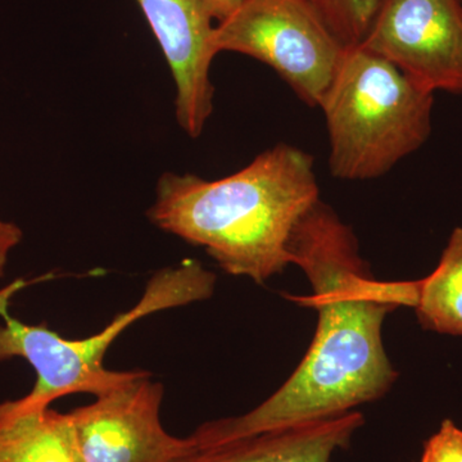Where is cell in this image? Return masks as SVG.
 Returning a JSON list of instances; mask_svg holds the SVG:
<instances>
[{
  "label": "cell",
  "mask_w": 462,
  "mask_h": 462,
  "mask_svg": "<svg viewBox=\"0 0 462 462\" xmlns=\"http://www.w3.org/2000/svg\"><path fill=\"white\" fill-rule=\"evenodd\" d=\"M434 93L363 47L345 51L320 108L331 175L370 180L428 141Z\"/></svg>",
  "instance_id": "3957f363"
},
{
  "label": "cell",
  "mask_w": 462,
  "mask_h": 462,
  "mask_svg": "<svg viewBox=\"0 0 462 462\" xmlns=\"http://www.w3.org/2000/svg\"><path fill=\"white\" fill-rule=\"evenodd\" d=\"M345 50L360 47L378 11L379 0H306Z\"/></svg>",
  "instance_id": "7c38bea8"
},
{
  "label": "cell",
  "mask_w": 462,
  "mask_h": 462,
  "mask_svg": "<svg viewBox=\"0 0 462 462\" xmlns=\"http://www.w3.org/2000/svg\"><path fill=\"white\" fill-rule=\"evenodd\" d=\"M364 425L363 413H338L200 447L179 462H330Z\"/></svg>",
  "instance_id": "9c48e42d"
},
{
  "label": "cell",
  "mask_w": 462,
  "mask_h": 462,
  "mask_svg": "<svg viewBox=\"0 0 462 462\" xmlns=\"http://www.w3.org/2000/svg\"><path fill=\"white\" fill-rule=\"evenodd\" d=\"M420 462H462V430L445 420L427 440Z\"/></svg>",
  "instance_id": "4fadbf2b"
},
{
  "label": "cell",
  "mask_w": 462,
  "mask_h": 462,
  "mask_svg": "<svg viewBox=\"0 0 462 462\" xmlns=\"http://www.w3.org/2000/svg\"><path fill=\"white\" fill-rule=\"evenodd\" d=\"M16 281L0 291V363L21 358L32 367L36 382L32 392L8 401L14 409L50 407L58 398L75 393L98 397L132 378L136 370L114 372L105 366L106 354L134 322L156 312L208 300L216 276L197 260H184L160 270L149 279L141 300L96 336L67 339L45 325H29L9 312L12 297L25 288Z\"/></svg>",
  "instance_id": "277c9868"
},
{
  "label": "cell",
  "mask_w": 462,
  "mask_h": 462,
  "mask_svg": "<svg viewBox=\"0 0 462 462\" xmlns=\"http://www.w3.org/2000/svg\"><path fill=\"white\" fill-rule=\"evenodd\" d=\"M288 248L312 294L287 298L318 312L314 340L296 372L256 409L197 428L189 436L196 448L352 411L384 396L397 378L383 322L400 307L415 309L420 281L374 279L351 227L320 199L298 221Z\"/></svg>",
  "instance_id": "6da1fadb"
},
{
  "label": "cell",
  "mask_w": 462,
  "mask_h": 462,
  "mask_svg": "<svg viewBox=\"0 0 462 462\" xmlns=\"http://www.w3.org/2000/svg\"><path fill=\"white\" fill-rule=\"evenodd\" d=\"M162 384L136 370L132 378L69 412L85 462H179L194 449L161 422Z\"/></svg>",
  "instance_id": "8992f818"
},
{
  "label": "cell",
  "mask_w": 462,
  "mask_h": 462,
  "mask_svg": "<svg viewBox=\"0 0 462 462\" xmlns=\"http://www.w3.org/2000/svg\"><path fill=\"white\" fill-rule=\"evenodd\" d=\"M170 69L176 87L175 115L191 138H199L214 111L215 88L209 79L214 21L199 0H136Z\"/></svg>",
  "instance_id": "ba28073f"
},
{
  "label": "cell",
  "mask_w": 462,
  "mask_h": 462,
  "mask_svg": "<svg viewBox=\"0 0 462 462\" xmlns=\"http://www.w3.org/2000/svg\"><path fill=\"white\" fill-rule=\"evenodd\" d=\"M23 238V230L16 224L0 218V278L5 276L9 256Z\"/></svg>",
  "instance_id": "5bb4252c"
},
{
  "label": "cell",
  "mask_w": 462,
  "mask_h": 462,
  "mask_svg": "<svg viewBox=\"0 0 462 462\" xmlns=\"http://www.w3.org/2000/svg\"><path fill=\"white\" fill-rule=\"evenodd\" d=\"M0 462H85L69 412L0 403Z\"/></svg>",
  "instance_id": "30bf717a"
},
{
  "label": "cell",
  "mask_w": 462,
  "mask_h": 462,
  "mask_svg": "<svg viewBox=\"0 0 462 462\" xmlns=\"http://www.w3.org/2000/svg\"><path fill=\"white\" fill-rule=\"evenodd\" d=\"M360 47L427 90L462 93L461 0H379Z\"/></svg>",
  "instance_id": "52a82bcc"
},
{
  "label": "cell",
  "mask_w": 462,
  "mask_h": 462,
  "mask_svg": "<svg viewBox=\"0 0 462 462\" xmlns=\"http://www.w3.org/2000/svg\"><path fill=\"white\" fill-rule=\"evenodd\" d=\"M214 47L272 67L310 107H320L346 51L306 0H247L215 26Z\"/></svg>",
  "instance_id": "5b68a950"
},
{
  "label": "cell",
  "mask_w": 462,
  "mask_h": 462,
  "mask_svg": "<svg viewBox=\"0 0 462 462\" xmlns=\"http://www.w3.org/2000/svg\"><path fill=\"white\" fill-rule=\"evenodd\" d=\"M415 311L424 329L462 337V226L452 231L436 270L421 279Z\"/></svg>",
  "instance_id": "8fae6325"
},
{
  "label": "cell",
  "mask_w": 462,
  "mask_h": 462,
  "mask_svg": "<svg viewBox=\"0 0 462 462\" xmlns=\"http://www.w3.org/2000/svg\"><path fill=\"white\" fill-rule=\"evenodd\" d=\"M319 196L314 158L281 143L220 180L163 173L148 217L225 273L263 284L291 263V233Z\"/></svg>",
  "instance_id": "7a4b0ae2"
},
{
  "label": "cell",
  "mask_w": 462,
  "mask_h": 462,
  "mask_svg": "<svg viewBox=\"0 0 462 462\" xmlns=\"http://www.w3.org/2000/svg\"><path fill=\"white\" fill-rule=\"evenodd\" d=\"M199 2L208 17L220 23L231 14H236L247 0H199Z\"/></svg>",
  "instance_id": "9a60e30c"
}]
</instances>
